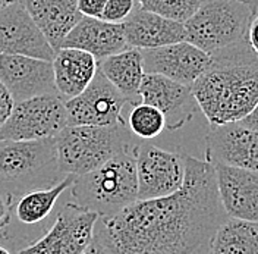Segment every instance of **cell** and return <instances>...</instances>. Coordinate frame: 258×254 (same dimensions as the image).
<instances>
[{
  "label": "cell",
  "instance_id": "obj_1",
  "mask_svg": "<svg viewBox=\"0 0 258 254\" xmlns=\"http://www.w3.org/2000/svg\"><path fill=\"white\" fill-rule=\"evenodd\" d=\"M183 185L172 195L137 200L96 229L114 254H210L216 229L225 221L216 169L209 160L183 155Z\"/></svg>",
  "mask_w": 258,
  "mask_h": 254
},
{
  "label": "cell",
  "instance_id": "obj_2",
  "mask_svg": "<svg viewBox=\"0 0 258 254\" xmlns=\"http://www.w3.org/2000/svg\"><path fill=\"white\" fill-rule=\"evenodd\" d=\"M210 125L239 122L258 103V58L246 38L211 55V66L191 85Z\"/></svg>",
  "mask_w": 258,
  "mask_h": 254
},
{
  "label": "cell",
  "instance_id": "obj_3",
  "mask_svg": "<svg viewBox=\"0 0 258 254\" xmlns=\"http://www.w3.org/2000/svg\"><path fill=\"white\" fill-rule=\"evenodd\" d=\"M138 144L125 124L68 125L54 137L59 171L64 176L88 174L123 151H134Z\"/></svg>",
  "mask_w": 258,
  "mask_h": 254
},
{
  "label": "cell",
  "instance_id": "obj_4",
  "mask_svg": "<svg viewBox=\"0 0 258 254\" xmlns=\"http://www.w3.org/2000/svg\"><path fill=\"white\" fill-rule=\"evenodd\" d=\"M137 150V148H135ZM135 150L114 156L88 174L75 176L72 203L110 218L138 200Z\"/></svg>",
  "mask_w": 258,
  "mask_h": 254
},
{
  "label": "cell",
  "instance_id": "obj_5",
  "mask_svg": "<svg viewBox=\"0 0 258 254\" xmlns=\"http://www.w3.org/2000/svg\"><path fill=\"white\" fill-rule=\"evenodd\" d=\"M54 138L37 141L0 140V194L15 200L32 190L62 181Z\"/></svg>",
  "mask_w": 258,
  "mask_h": 254
},
{
  "label": "cell",
  "instance_id": "obj_6",
  "mask_svg": "<svg viewBox=\"0 0 258 254\" xmlns=\"http://www.w3.org/2000/svg\"><path fill=\"white\" fill-rule=\"evenodd\" d=\"M251 19L252 9L243 0H203L183 22L185 41L211 56L243 41Z\"/></svg>",
  "mask_w": 258,
  "mask_h": 254
},
{
  "label": "cell",
  "instance_id": "obj_7",
  "mask_svg": "<svg viewBox=\"0 0 258 254\" xmlns=\"http://www.w3.org/2000/svg\"><path fill=\"white\" fill-rule=\"evenodd\" d=\"M68 127L64 100L59 94H41L15 103L0 128V140L37 141L54 138Z\"/></svg>",
  "mask_w": 258,
  "mask_h": 254
},
{
  "label": "cell",
  "instance_id": "obj_8",
  "mask_svg": "<svg viewBox=\"0 0 258 254\" xmlns=\"http://www.w3.org/2000/svg\"><path fill=\"white\" fill-rule=\"evenodd\" d=\"M98 215L66 203L47 232L16 254H82L94 238Z\"/></svg>",
  "mask_w": 258,
  "mask_h": 254
},
{
  "label": "cell",
  "instance_id": "obj_9",
  "mask_svg": "<svg viewBox=\"0 0 258 254\" xmlns=\"http://www.w3.org/2000/svg\"><path fill=\"white\" fill-rule=\"evenodd\" d=\"M138 200H154L175 194L183 185L185 159L176 151L140 143L135 150Z\"/></svg>",
  "mask_w": 258,
  "mask_h": 254
},
{
  "label": "cell",
  "instance_id": "obj_10",
  "mask_svg": "<svg viewBox=\"0 0 258 254\" xmlns=\"http://www.w3.org/2000/svg\"><path fill=\"white\" fill-rule=\"evenodd\" d=\"M129 105L128 98H125L113 87L112 82L97 71L96 77L80 95L64 100L68 125L109 127L125 124L123 111Z\"/></svg>",
  "mask_w": 258,
  "mask_h": 254
},
{
  "label": "cell",
  "instance_id": "obj_11",
  "mask_svg": "<svg viewBox=\"0 0 258 254\" xmlns=\"http://www.w3.org/2000/svg\"><path fill=\"white\" fill-rule=\"evenodd\" d=\"M206 160L258 172V132L241 122L210 125Z\"/></svg>",
  "mask_w": 258,
  "mask_h": 254
},
{
  "label": "cell",
  "instance_id": "obj_12",
  "mask_svg": "<svg viewBox=\"0 0 258 254\" xmlns=\"http://www.w3.org/2000/svg\"><path fill=\"white\" fill-rule=\"evenodd\" d=\"M145 74H159L191 87L210 66L211 56L188 41L141 50Z\"/></svg>",
  "mask_w": 258,
  "mask_h": 254
},
{
  "label": "cell",
  "instance_id": "obj_13",
  "mask_svg": "<svg viewBox=\"0 0 258 254\" xmlns=\"http://www.w3.org/2000/svg\"><path fill=\"white\" fill-rule=\"evenodd\" d=\"M0 53L51 62L54 50L21 2L0 9Z\"/></svg>",
  "mask_w": 258,
  "mask_h": 254
},
{
  "label": "cell",
  "instance_id": "obj_14",
  "mask_svg": "<svg viewBox=\"0 0 258 254\" xmlns=\"http://www.w3.org/2000/svg\"><path fill=\"white\" fill-rule=\"evenodd\" d=\"M0 81L15 103L41 94H57L51 62L22 55L0 53Z\"/></svg>",
  "mask_w": 258,
  "mask_h": 254
},
{
  "label": "cell",
  "instance_id": "obj_15",
  "mask_svg": "<svg viewBox=\"0 0 258 254\" xmlns=\"http://www.w3.org/2000/svg\"><path fill=\"white\" fill-rule=\"evenodd\" d=\"M138 95L141 103L154 106L164 115L169 131L183 127L198 108L191 87L159 74H144Z\"/></svg>",
  "mask_w": 258,
  "mask_h": 254
},
{
  "label": "cell",
  "instance_id": "obj_16",
  "mask_svg": "<svg viewBox=\"0 0 258 254\" xmlns=\"http://www.w3.org/2000/svg\"><path fill=\"white\" fill-rule=\"evenodd\" d=\"M217 192L226 216L258 222V172L214 165Z\"/></svg>",
  "mask_w": 258,
  "mask_h": 254
},
{
  "label": "cell",
  "instance_id": "obj_17",
  "mask_svg": "<svg viewBox=\"0 0 258 254\" xmlns=\"http://www.w3.org/2000/svg\"><path fill=\"white\" fill-rule=\"evenodd\" d=\"M60 47L80 48L93 55L97 62H100L128 48V46L122 24L82 16L72 31L66 35Z\"/></svg>",
  "mask_w": 258,
  "mask_h": 254
},
{
  "label": "cell",
  "instance_id": "obj_18",
  "mask_svg": "<svg viewBox=\"0 0 258 254\" xmlns=\"http://www.w3.org/2000/svg\"><path fill=\"white\" fill-rule=\"evenodd\" d=\"M122 25L128 47L144 50L185 41L182 22L163 18L138 6Z\"/></svg>",
  "mask_w": 258,
  "mask_h": 254
},
{
  "label": "cell",
  "instance_id": "obj_19",
  "mask_svg": "<svg viewBox=\"0 0 258 254\" xmlns=\"http://www.w3.org/2000/svg\"><path fill=\"white\" fill-rule=\"evenodd\" d=\"M51 66L56 91L63 100L80 95L98 71V62L93 55L74 47L56 50Z\"/></svg>",
  "mask_w": 258,
  "mask_h": 254
},
{
  "label": "cell",
  "instance_id": "obj_20",
  "mask_svg": "<svg viewBox=\"0 0 258 254\" xmlns=\"http://www.w3.org/2000/svg\"><path fill=\"white\" fill-rule=\"evenodd\" d=\"M53 50H59L66 35L82 15L77 0H19Z\"/></svg>",
  "mask_w": 258,
  "mask_h": 254
},
{
  "label": "cell",
  "instance_id": "obj_21",
  "mask_svg": "<svg viewBox=\"0 0 258 254\" xmlns=\"http://www.w3.org/2000/svg\"><path fill=\"white\" fill-rule=\"evenodd\" d=\"M98 71L131 105L140 101L138 91L145 74L140 48L128 47L100 61Z\"/></svg>",
  "mask_w": 258,
  "mask_h": 254
},
{
  "label": "cell",
  "instance_id": "obj_22",
  "mask_svg": "<svg viewBox=\"0 0 258 254\" xmlns=\"http://www.w3.org/2000/svg\"><path fill=\"white\" fill-rule=\"evenodd\" d=\"M75 176L68 175L53 187L32 190L11 201V219L15 218L24 226H35L44 222L53 213L59 197L69 190Z\"/></svg>",
  "mask_w": 258,
  "mask_h": 254
},
{
  "label": "cell",
  "instance_id": "obj_23",
  "mask_svg": "<svg viewBox=\"0 0 258 254\" xmlns=\"http://www.w3.org/2000/svg\"><path fill=\"white\" fill-rule=\"evenodd\" d=\"M210 254H258V222L227 216L214 232Z\"/></svg>",
  "mask_w": 258,
  "mask_h": 254
},
{
  "label": "cell",
  "instance_id": "obj_24",
  "mask_svg": "<svg viewBox=\"0 0 258 254\" xmlns=\"http://www.w3.org/2000/svg\"><path fill=\"white\" fill-rule=\"evenodd\" d=\"M125 124L135 138L148 141L159 137L166 129V118L157 108L138 101L129 105Z\"/></svg>",
  "mask_w": 258,
  "mask_h": 254
},
{
  "label": "cell",
  "instance_id": "obj_25",
  "mask_svg": "<svg viewBox=\"0 0 258 254\" xmlns=\"http://www.w3.org/2000/svg\"><path fill=\"white\" fill-rule=\"evenodd\" d=\"M203 0H137L138 8L157 15L185 22L195 14Z\"/></svg>",
  "mask_w": 258,
  "mask_h": 254
},
{
  "label": "cell",
  "instance_id": "obj_26",
  "mask_svg": "<svg viewBox=\"0 0 258 254\" xmlns=\"http://www.w3.org/2000/svg\"><path fill=\"white\" fill-rule=\"evenodd\" d=\"M135 8L137 0H107L101 19L112 24H123Z\"/></svg>",
  "mask_w": 258,
  "mask_h": 254
},
{
  "label": "cell",
  "instance_id": "obj_27",
  "mask_svg": "<svg viewBox=\"0 0 258 254\" xmlns=\"http://www.w3.org/2000/svg\"><path fill=\"white\" fill-rule=\"evenodd\" d=\"M107 0H77L78 11L82 16L101 19Z\"/></svg>",
  "mask_w": 258,
  "mask_h": 254
},
{
  "label": "cell",
  "instance_id": "obj_28",
  "mask_svg": "<svg viewBox=\"0 0 258 254\" xmlns=\"http://www.w3.org/2000/svg\"><path fill=\"white\" fill-rule=\"evenodd\" d=\"M14 108H15L14 97L9 93V90L3 85V82L0 81V128L3 127L5 122L9 119Z\"/></svg>",
  "mask_w": 258,
  "mask_h": 254
},
{
  "label": "cell",
  "instance_id": "obj_29",
  "mask_svg": "<svg viewBox=\"0 0 258 254\" xmlns=\"http://www.w3.org/2000/svg\"><path fill=\"white\" fill-rule=\"evenodd\" d=\"M82 254H114L113 250L110 248V245L106 242V239L103 238V235L94 231V238L91 241V244L85 248V251Z\"/></svg>",
  "mask_w": 258,
  "mask_h": 254
},
{
  "label": "cell",
  "instance_id": "obj_30",
  "mask_svg": "<svg viewBox=\"0 0 258 254\" xmlns=\"http://www.w3.org/2000/svg\"><path fill=\"white\" fill-rule=\"evenodd\" d=\"M246 41H248L249 48L258 58V12L252 15V19L249 22L248 31H246Z\"/></svg>",
  "mask_w": 258,
  "mask_h": 254
},
{
  "label": "cell",
  "instance_id": "obj_31",
  "mask_svg": "<svg viewBox=\"0 0 258 254\" xmlns=\"http://www.w3.org/2000/svg\"><path fill=\"white\" fill-rule=\"evenodd\" d=\"M11 223V200L0 194V232Z\"/></svg>",
  "mask_w": 258,
  "mask_h": 254
},
{
  "label": "cell",
  "instance_id": "obj_32",
  "mask_svg": "<svg viewBox=\"0 0 258 254\" xmlns=\"http://www.w3.org/2000/svg\"><path fill=\"white\" fill-rule=\"evenodd\" d=\"M239 122L243 124L245 127L251 128V129H254V131H257L258 132V103L257 106L249 112V115H246V116H245L242 121H239Z\"/></svg>",
  "mask_w": 258,
  "mask_h": 254
},
{
  "label": "cell",
  "instance_id": "obj_33",
  "mask_svg": "<svg viewBox=\"0 0 258 254\" xmlns=\"http://www.w3.org/2000/svg\"><path fill=\"white\" fill-rule=\"evenodd\" d=\"M18 251H15L12 247H9L8 244H5V238L0 237V254H16Z\"/></svg>",
  "mask_w": 258,
  "mask_h": 254
},
{
  "label": "cell",
  "instance_id": "obj_34",
  "mask_svg": "<svg viewBox=\"0 0 258 254\" xmlns=\"http://www.w3.org/2000/svg\"><path fill=\"white\" fill-rule=\"evenodd\" d=\"M19 0H0V9L6 8V6H11L14 3H18Z\"/></svg>",
  "mask_w": 258,
  "mask_h": 254
},
{
  "label": "cell",
  "instance_id": "obj_35",
  "mask_svg": "<svg viewBox=\"0 0 258 254\" xmlns=\"http://www.w3.org/2000/svg\"><path fill=\"white\" fill-rule=\"evenodd\" d=\"M246 3L251 6V9H252V14H255L258 11V0H246Z\"/></svg>",
  "mask_w": 258,
  "mask_h": 254
},
{
  "label": "cell",
  "instance_id": "obj_36",
  "mask_svg": "<svg viewBox=\"0 0 258 254\" xmlns=\"http://www.w3.org/2000/svg\"><path fill=\"white\" fill-rule=\"evenodd\" d=\"M243 2H246V0H243Z\"/></svg>",
  "mask_w": 258,
  "mask_h": 254
}]
</instances>
